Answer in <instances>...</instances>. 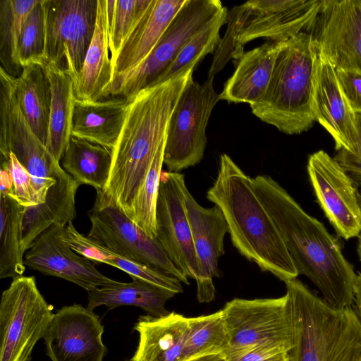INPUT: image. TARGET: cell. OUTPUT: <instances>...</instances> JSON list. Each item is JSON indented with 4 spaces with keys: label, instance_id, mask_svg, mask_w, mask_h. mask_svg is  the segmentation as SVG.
Here are the masks:
<instances>
[{
    "label": "cell",
    "instance_id": "1",
    "mask_svg": "<svg viewBox=\"0 0 361 361\" xmlns=\"http://www.w3.org/2000/svg\"><path fill=\"white\" fill-rule=\"evenodd\" d=\"M252 180L298 275L307 276L329 306L336 309L353 306L357 274L344 257L338 239L305 212L271 176L259 175Z\"/></svg>",
    "mask_w": 361,
    "mask_h": 361
},
{
    "label": "cell",
    "instance_id": "2",
    "mask_svg": "<svg viewBox=\"0 0 361 361\" xmlns=\"http://www.w3.org/2000/svg\"><path fill=\"white\" fill-rule=\"evenodd\" d=\"M194 69L147 87L129 101L123 128L111 150L109 177L103 190L128 217Z\"/></svg>",
    "mask_w": 361,
    "mask_h": 361
},
{
    "label": "cell",
    "instance_id": "3",
    "mask_svg": "<svg viewBox=\"0 0 361 361\" xmlns=\"http://www.w3.org/2000/svg\"><path fill=\"white\" fill-rule=\"evenodd\" d=\"M206 197L221 210L232 244L243 257L284 282L298 277L279 233L255 192L252 178L229 155H220L216 178Z\"/></svg>",
    "mask_w": 361,
    "mask_h": 361
},
{
    "label": "cell",
    "instance_id": "4",
    "mask_svg": "<svg viewBox=\"0 0 361 361\" xmlns=\"http://www.w3.org/2000/svg\"><path fill=\"white\" fill-rule=\"evenodd\" d=\"M285 283L293 326L290 361H361V322L355 307L329 306L297 278Z\"/></svg>",
    "mask_w": 361,
    "mask_h": 361
},
{
    "label": "cell",
    "instance_id": "5",
    "mask_svg": "<svg viewBox=\"0 0 361 361\" xmlns=\"http://www.w3.org/2000/svg\"><path fill=\"white\" fill-rule=\"evenodd\" d=\"M317 56L310 32H300L284 41L264 96L250 105L252 113L287 135L309 130L316 121L312 94Z\"/></svg>",
    "mask_w": 361,
    "mask_h": 361
},
{
    "label": "cell",
    "instance_id": "6",
    "mask_svg": "<svg viewBox=\"0 0 361 361\" xmlns=\"http://www.w3.org/2000/svg\"><path fill=\"white\" fill-rule=\"evenodd\" d=\"M16 78L0 67L1 159L13 152L30 174L38 204L66 172L39 139L24 116L15 90Z\"/></svg>",
    "mask_w": 361,
    "mask_h": 361
},
{
    "label": "cell",
    "instance_id": "7",
    "mask_svg": "<svg viewBox=\"0 0 361 361\" xmlns=\"http://www.w3.org/2000/svg\"><path fill=\"white\" fill-rule=\"evenodd\" d=\"M54 314L35 276L13 279L0 302V361H30Z\"/></svg>",
    "mask_w": 361,
    "mask_h": 361
},
{
    "label": "cell",
    "instance_id": "8",
    "mask_svg": "<svg viewBox=\"0 0 361 361\" xmlns=\"http://www.w3.org/2000/svg\"><path fill=\"white\" fill-rule=\"evenodd\" d=\"M88 215L91 221L88 238L123 257L190 284L188 278L173 264L157 238L136 225L103 190H97Z\"/></svg>",
    "mask_w": 361,
    "mask_h": 361
},
{
    "label": "cell",
    "instance_id": "9",
    "mask_svg": "<svg viewBox=\"0 0 361 361\" xmlns=\"http://www.w3.org/2000/svg\"><path fill=\"white\" fill-rule=\"evenodd\" d=\"M214 78L200 84L191 78L170 117L166 136L164 164L169 172H179L199 164L204 154L206 129L219 101Z\"/></svg>",
    "mask_w": 361,
    "mask_h": 361
},
{
    "label": "cell",
    "instance_id": "10",
    "mask_svg": "<svg viewBox=\"0 0 361 361\" xmlns=\"http://www.w3.org/2000/svg\"><path fill=\"white\" fill-rule=\"evenodd\" d=\"M223 7L219 0H186L147 58L130 72L114 78L103 99L121 97L130 101L149 87L185 43Z\"/></svg>",
    "mask_w": 361,
    "mask_h": 361
},
{
    "label": "cell",
    "instance_id": "11",
    "mask_svg": "<svg viewBox=\"0 0 361 361\" xmlns=\"http://www.w3.org/2000/svg\"><path fill=\"white\" fill-rule=\"evenodd\" d=\"M229 336L224 356L259 345L293 346L292 312L287 293L276 298H234L221 309Z\"/></svg>",
    "mask_w": 361,
    "mask_h": 361
},
{
    "label": "cell",
    "instance_id": "12",
    "mask_svg": "<svg viewBox=\"0 0 361 361\" xmlns=\"http://www.w3.org/2000/svg\"><path fill=\"white\" fill-rule=\"evenodd\" d=\"M49 61L78 79L91 43L97 0H42Z\"/></svg>",
    "mask_w": 361,
    "mask_h": 361
},
{
    "label": "cell",
    "instance_id": "13",
    "mask_svg": "<svg viewBox=\"0 0 361 361\" xmlns=\"http://www.w3.org/2000/svg\"><path fill=\"white\" fill-rule=\"evenodd\" d=\"M307 170L317 201L336 233L345 240L359 237L361 204L352 178L322 149L309 157Z\"/></svg>",
    "mask_w": 361,
    "mask_h": 361
},
{
    "label": "cell",
    "instance_id": "14",
    "mask_svg": "<svg viewBox=\"0 0 361 361\" xmlns=\"http://www.w3.org/2000/svg\"><path fill=\"white\" fill-rule=\"evenodd\" d=\"M186 188L183 174L162 170L156 211V238L173 264L197 282L201 271L186 212Z\"/></svg>",
    "mask_w": 361,
    "mask_h": 361
},
{
    "label": "cell",
    "instance_id": "15",
    "mask_svg": "<svg viewBox=\"0 0 361 361\" xmlns=\"http://www.w3.org/2000/svg\"><path fill=\"white\" fill-rule=\"evenodd\" d=\"M311 30L319 56L361 74V0H324Z\"/></svg>",
    "mask_w": 361,
    "mask_h": 361
},
{
    "label": "cell",
    "instance_id": "16",
    "mask_svg": "<svg viewBox=\"0 0 361 361\" xmlns=\"http://www.w3.org/2000/svg\"><path fill=\"white\" fill-rule=\"evenodd\" d=\"M104 326L93 311L80 305L64 306L54 314L44 337L51 361H103L107 349Z\"/></svg>",
    "mask_w": 361,
    "mask_h": 361
},
{
    "label": "cell",
    "instance_id": "17",
    "mask_svg": "<svg viewBox=\"0 0 361 361\" xmlns=\"http://www.w3.org/2000/svg\"><path fill=\"white\" fill-rule=\"evenodd\" d=\"M65 226L54 224L35 238L25 252V267L74 283L87 292L116 282L99 271L95 263L76 254L62 240Z\"/></svg>",
    "mask_w": 361,
    "mask_h": 361
},
{
    "label": "cell",
    "instance_id": "18",
    "mask_svg": "<svg viewBox=\"0 0 361 361\" xmlns=\"http://www.w3.org/2000/svg\"><path fill=\"white\" fill-rule=\"evenodd\" d=\"M312 109L316 121L334 139L336 150L353 154L359 140L357 115L341 90L335 68L319 54L313 78Z\"/></svg>",
    "mask_w": 361,
    "mask_h": 361
},
{
    "label": "cell",
    "instance_id": "19",
    "mask_svg": "<svg viewBox=\"0 0 361 361\" xmlns=\"http://www.w3.org/2000/svg\"><path fill=\"white\" fill-rule=\"evenodd\" d=\"M324 0H250L247 27L240 36L244 45L257 38L286 41L308 32L319 15Z\"/></svg>",
    "mask_w": 361,
    "mask_h": 361
},
{
    "label": "cell",
    "instance_id": "20",
    "mask_svg": "<svg viewBox=\"0 0 361 361\" xmlns=\"http://www.w3.org/2000/svg\"><path fill=\"white\" fill-rule=\"evenodd\" d=\"M185 203L201 271L200 278L196 282L197 298L200 302H209L215 296L213 279L221 274L218 263L224 255V237L228 228L218 206H201L188 188L185 191Z\"/></svg>",
    "mask_w": 361,
    "mask_h": 361
},
{
    "label": "cell",
    "instance_id": "21",
    "mask_svg": "<svg viewBox=\"0 0 361 361\" xmlns=\"http://www.w3.org/2000/svg\"><path fill=\"white\" fill-rule=\"evenodd\" d=\"M185 1L151 0L111 62L112 79L130 72L147 58Z\"/></svg>",
    "mask_w": 361,
    "mask_h": 361
},
{
    "label": "cell",
    "instance_id": "22",
    "mask_svg": "<svg viewBox=\"0 0 361 361\" xmlns=\"http://www.w3.org/2000/svg\"><path fill=\"white\" fill-rule=\"evenodd\" d=\"M283 42L267 40L247 51L234 63L235 71L224 83L219 101L246 103L250 106L264 96Z\"/></svg>",
    "mask_w": 361,
    "mask_h": 361
},
{
    "label": "cell",
    "instance_id": "23",
    "mask_svg": "<svg viewBox=\"0 0 361 361\" xmlns=\"http://www.w3.org/2000/svg\"><path fill=\"white\" fill-rule=\"evenodd\" d=\"M188 328V318L175 312L140 317L134 326L139 342L131 361H180Z\"/></svg>",
    "mask_w": 361,
    "mask_h": 361
},
{
    "label": "cell",
    "instance_id": "24",
    "mask_svg": "<svg viewBox=\"0 0 361 361\" xmlns=\"http://www.w3.org/2000/svg\"><path fill=\"white\" fill-rule=\"evenodd\" d=\"M128 103L121 97L75 101L72 136L112 150L123 128Z\"/></svg>",
    "mask_w": 361,
    "mask_h": 361
},
{
    "label": "cell",
    "instance_id": "25",
    "mask_svg": "<svg viewBox=\"0 0 361 361\" xmlns=\"http://www.w3.org/2000/svg\"><path fill=\"white\" fill-rule=\"evenodd\" d=\"M109 45L105 0H97V14L94 35L82 69L74 83L76 101L95 102L103 94L113 78Z\"/></svg>",
    "mask_w": 361,
    "mask_h": 361
},
{
    "label": "cell",
    "instance_id": "26",
    "mask_svg": "<svg viewBox=\"0 0 361 361\" xmlns=\"http://www.w3.org/2000/svg\"><path fill=\"white\" fill-rule=\"evenodd\" d=\"M51 86V104L46 147L59 162L72 137L75 104L74 83L71 76L47 61L42 65Z\"/></svg>",
    "mask_w": 361,
    "mask_h": 361
},
{
    "label": "cell",
    "instance_id": "27",
    "mask_svg": "<svg viewBox=\"0 0 361 361\" xmlns=\"http://www.w3.org/2000/svg\"><path fill=\"white\" fill-rule=\"evenodd\" d=\"M129 283L116 282L88 292L87 308L93 311L104 305L109 310L123 305L142 308L148 314L160 317L169 314L166 302L176 294L137 277Z\"/></svg>",
    "mask_w": 361,
    "mask_h": 361
},
{
    "label": "cell",
    "instance_id": "28",
    "mask_svg": "<svg viewBox=\"0 0 361 361\" xmlns=\"http://www.w3.org/2000/svg\"><path fill=\"white\" fill-rule=\"evenodd\" d=\"M62 240L75 252L94 263H103L122 270L130 277H137L175 294L183 291L176 277L145 264L123 257L80 233L70 221L61 233Z\"/></svg>",
    "mask_w": 361,
    "mask_h": 361
},
{
    "label": "cell",
    "instance_id": "29",
    "mask_svg": "<svg viewBox=\"0 0 361 361\" xmlns=\"http://www.w3.org/2000/svg\"><path fill=\"white\" fill-rule=\"evenodd\" d=\"M16 94L19 106L31 128L45 145L51 104L50 82L42 65L23 68L16 78Z\"/></svg>",
    "mask_w": 361,
    "mask_h": 361
},
{
    "label": "cell",
    "instance_id": "30",
    "mask_svg": "<svg viewBox=\"0 0 361 361\" xmlns=\"http://www.w3.org/2000/svg\"><path fill=\"white\" fill-rule=\"evenodd\" d=\"M111 150L72 136L61 159L62 168L80 185L104 190L111 166Z\"/></svg>",
    "mask_w": 361,
    "mask_h": 361
},
{
    "label": "cell",
    "instance_id": "31",
    "mask_svg": "<svg viewBox=\"0 0 361 361\" xmlns=\"http://www.w3.org/2000/svg\"><path fill=\"white\" fill-rule=\"evenodd\" d=\"M25 207L12 196L0 193V279L23 276V221Z\"/></svg>",
    "mask_w": 361,
    "mask_h": 361
},
{
    "label": "cell",
    "instance_id": "32",
    "mask_svg": "<svg viewBox=\"0 0 361 361\" xmlns=\"http://www.w3.org/2000/svg\"><path fill=\"white\" fill-rule=\"evenodd\" d=\"M228 12L227 8L224 6L203 25L150 86L165 82L190 68H195L206 55L213 53L221 39L220 29L226 23Z\"/></svg>",
    "mask_w": 361,
    "mask_h": 361
},
{
    "label": "cell",
    "instance_id": "33",
    "mask_svg": "<svg viewBox=\"0 0 361 361\" xmlns=\"http://www.w3.org/2000/svg\"><path fill=\"white\" fill-rule=\"evenodd\" d=\"M40 0L0 1V61L7 73L18 78L23 68L18 59V44L28 14Z\"/></svg>",
    "mask_w": 361,
    "mask_h": 361
},
{
    "label": "cell",
    "instance_id": "34",
    "mask_svg": "<svg viewBox=\"0 0 361 361\" xmlns=\"http://www.w3.org/2000/svg\"><path fill=\"white\" fill-rule=\"evenodd\" d=\"M188 334L180 361L223 354L229 336L221 310L213 314L188 318Z\"/></svg>",
    "mask_w": 361,
    "mask_h": 361
},
{
    "label": "cell",
    "instance_id": "35",
    "mask_svg": "<svg viewBox=\"0 0 361 361\" xmlns=\"http://www.w3.org/2000/svg\"><path fill=\"white\" fill-rule=\"evenodd\" d=\"M164 141L160 145L151 167L132 205L129 218L148 235L156 238V211L161 173L164 164Z\"/></svg>",
    "mask_w": 361,
    "mask_h": 361
},
{
    "label": "cell",
    "instance_id": "36",
    "mask_svg": "<svg viewBox=\"0 0 361 361\" xmlns=\"http://www.w3.org/2000/svg\"><path fill=\"white\" fill-rule=\"evenodd\" d=\"M250 13L251 8L247 1L234 6L228 11L227 27L214 51L207 78H214L228 61L232 59L233 63H235L245 52L240 36L247 25Z\"/></svg>",
    "mask_w": 361,
    "mask_h": 361
},
{
    "label": "cell",
    "instance_id": "37",
    "mask_svg": "<svg viewBox=\"0 0 361 361\" xmlns=\"http://www.w3.org/2000/svg\"><path fill=\"white\" fill-rule=\"evenodd\" d=\"M111 61L151 0H105Z\"/></svg>",
    "mask_w": 361,
    "mask_h": 361
},
{
    "label": "cell",
    "instance_id": "38",
    "mask_svg": "<svg viewBox=\"0 0 361 361\" xmlns=\"http://www.w3.org/2000/svg\"><path fill=\"white\" fill-rule=\"evenodd\" d=\"M18 59L23 68L48 61L42 0L31 10L23 24L18 44Z\"/></svg>",
    "mask_w": 361,
    "mask_h": 361
},
{
    "label": "cell",
    "instance_id": "39",
    "mask_svg": "<svg viewBox=\"0 0 361 361\" xmlns=\"http://www.w3.org/2000/svg\"><path fill=\"white\" fill-rule=\"evenodd\" d=\"M1 167L7 169L11 178L10 195L26 208L37 205L30 174L13 152H9L7 159H1Z\"/></svg>",
    "mask_w": 361,
    "mask_h": 361
},
{
    "label": "cell",
    "instance_id": "40",
    "mask_svg": "<svg viewBox=\"0 0 361 361\" xmlns=\"http://www.w3.org/2000/svg\"><path fill=\"white\" fill-rule=\"evenodd\" d=\"M341 90L356 115L361 116V74L335 69Z\"/></svg>",
    "mask_w": 361,
    "mask_h": 361
},
{
    "label": "cell",
    "instance_id": "41",
    "mask_svg": "<svg viewBox=\"0 0 361 361\" xmlns=\"http://www.w3.org/2000/svg\"><path fill=\"white\" fill-rule=\"evenodd\" d=\"M289 351L276 345H259L227 355L226 361H269Z\"/></svg>",
    "mask_w": 361,
    "mask_h": 361
},
{
    "label": "cell",
    "instance_id": "42",
    "mask_svg": "<svg viewBox=\"0 0 361 361\" xmlns=\"http://www.w3.org/2000/svg\"><path fill=\"white\" fill-rule=\"evenodd\" d=\"M359 140L353 154L337 151L334 157L348 173H361V116L357 115Z\"/></svg>",
    "mask_w": 361,
    "mask_h": 361
},
{
    "label": "cell",
    "instance_id": "43",
    "mask_svg": "<svg viewBox=\"0 0 361 361\" xmlns=\"http://www.w3.org/2000/svg\"><path fill=\"white\" fill-rule=\"evenodd\" d=\"M355 309L361 322V273L357 274V278L355 283Z\"/></svg>",
    "mask_w": 361,
    "mask_h": 361
},
{
    "label": "cell",
    "instance_id": "44",
    "mask_svg": "<svg viewBox=\"0 0 361 361\" xmlns=\"http://www.w3.org/2000/svg\"><path fill=\"white\" fill-rule=\"evenodd\" d=\"M185 361H226V358L222 354H216L202 356Z\"/></svg>",
    "mask_w": 361,
    "mask_h": 361
},
{
    "label": "cell",
    "instance_id": "45",
    "mask_svg": "<svg viewBox=\"0 0 361 361\" xmlns=\"http://www.w3.org/2000/svg\"><path fill=\"white\" fill-rule=\"evenodd\" d=\"M355 183L359 195V199L361 204V173H350L348 174Z\"/></svg>",
    "mask_w": 361,
    "mask_h": 361
},
{
    "label": "cell",
    "instance_id": "46",
    "mask_svg": "<svg viewBox=\"0 0 361 361\" xmlns=\"http://www.w3.org/2000/svg\"><path fill=\"white\" fill-rule=\"evenodd\" d=\"M269 361H290V358H289V353H285L276 358H274L271 360H269Z\"/></svg>",
    "mask_w": 361,
    "mask_h": 361
},
{
    "label": "cell",
    "instance_id": "47",
    "mask_svg": "<svg viewBox=\"0 0 361 361\" xmlns=\"http://www.w3.org/2000/svg\"><path fill=\"white\" fill-rule=\"evenodd\" d=\"M357 251L359 259L361 262V233L358 237V243H357Z\"/></svg>",
    "mask_w": 361,
    "mask_h": 361
},
{
    "label": "cell",
    "instance_id": "48",
    "mask_svg": "<svg viewBox=\"0 0 361 361\" xmlns=\"http://www.w3.org/2000/svg\"><path fill=\"white\" fill-rule=\"evenodd\" d=\"M127 361H131V360H127Z\"/></svg>",
    "mask_w": 361,
    "mask_h": 361
},
{
    "label": "cell",
    "instance_id": "49",
    "mask_svg": "<svg viewBox=\"0 0 361 361\" xmlns=\"http://www.w3.org/2000/svg\"><path fill=\"white\" fill-rule=\"evenodd\" d=\"M360 116V115H359Z\"/></svg>",
    "mask_w": 361,
    "mask_h": 361
}]
</instances>
